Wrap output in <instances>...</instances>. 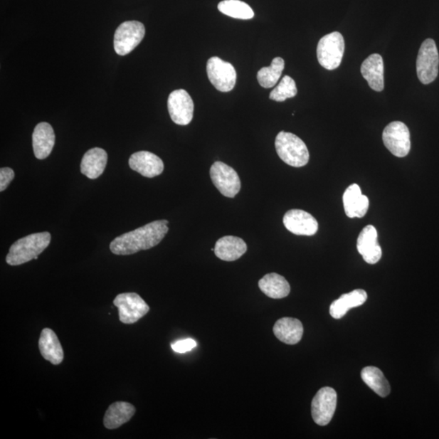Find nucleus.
<instances>
[{
    "mask_svg": "<svg viewBox=\"0 0 439 439\" xmlns=\"http://www.w3.org/2000/svg\"><path fill=\"white\" fill-rule=\"evenodd\" d=\"M15 173L11 168H1L0 169V191H4L14 180Z\"/></svg>",
    "mask_w": 439,
    "mask_h": 439,
    "instance_id": "31",
    "label": "nucleus"
},
{
    "mask_svg": "<svg viewBox=\"0 0 439 439\" xmlns=\"http://www.w3.org/2000/svg\"><path fill=\"white\" fill-rule=\"evenodd\" d=\"M211 179L226 197H235L241 189V181L235 169L223 162H216L210 169Z\"/></svg>",
    "mask_w": 439,
    "mask_h": 439,
    "instance_id": "10",
    "label": "nucleus"
},
{
    "mask_svg": "<svg viewBox=\"0 0 439 439\" xmlns=\"http://www.w3.org/2000/svg\"><path fill=\"white\" fill-rule=\"evenodd\" d=\"M107 154L102 148L95 147L85 152L81 163V172L90 179H98L104 173Z\"/></svg>",
    "mask_w": 439,
    "mask_h": 439,
    "instance_id": "22",
    "label": "nucleus"
},
{
    "mask_svg": "<svg viewBox=\"0 0 439 439\" xmlns=\"http://www.w3.org/2000/svg\"><path fill=\"white\" fill-rule=\"evenodd\" d=\"M337 393L332 387L318 391L312 402V417L319 425H327L332 421L337 407Z\"/></svg>",
    "mask_w": 439,
    "mask_h": 439,
    "instance_id": "11",
    "label": "nucleus"
},
{
    "mask_svg": "<svg viewBox=\"0 0 439 439\" xmlns=\"http://www.w3.org/2000/svg\"><path fill=\"white\" fill-rule=\"evenodd\" d=\"M277 339L288 345L300 343L304 334L303 324L298 319L283 317L279 319L273 327Z\"/></svg>",
    "mask_w": 439,
    "mask_h": 439,
    "instance_id": "20",
    "label": "nucleus"
},
{
    "mask_svg": "<svg viewBox=\"0 0 439 439\" xmlns=\"http://www.w3.org/2000/svg\"><path fill=\"white\" fill-rule=\"evenodd\" d=\"M221 13L241 20H250L254 17V11L250 6L240 0H224L218 4Z\"/></svg>",
    "mask_w": 439,
    "mask_h": 439,
    "instance_id": "28",
    "label": "nucleus"
},
{
    "mask_svg": "<svg viewBox=\"0 0 439 439\" xmlns=\"http://www.w3.org/2000/svg\"><path fill=\"white\" fill-rule=\"evenodd\" d=\"M135 408L127 402H115L108 407L104 418V425L108 430L119 428L133 418Z\"/></svg>",
    "mask_w": 439,
    "mask_h": 439,
    "instance_id": "24",
    "label": "nucleus"
},
{
    "mask_svg": "<svg viewBox=\"0 0 439 439\" xmlns=\"http://www.w3.org/2000/svg\"><path fill=\"white\" fill-rule=\"evenodd\" d=\"M275 147L277 155L290 166H305L310 161V152L304 141L292 133L281 131L276 137Z\"/></svg>",
    "mask_w": 439,
    "mask_h": 439,
    "instance_id": "3",
    "label": "nucleus"
},
{
    "mask_svg": "<svg viewBox=\"0 0 439 439\" xmlns=\"http://www.w3.org/2000/svg\"><path fill=\"white\" fill-rule=\"evenodd\" d=\"M343 199L345 213L349 218H361L366 215L369 208V201L366 196L362 195L361 187L357 184L347 187Z\"/></svg>",
    "mask_w": 439,
    "mask_h": 439,
    "instance_id": "17",
    "label": "nucleus"
},
{
    "mask_svg": "<svg viewBox=\"0 0 439 439\" xmlns=\"http://www.w3.org/2000/svg\"><path fill=\"white\" fill-rule=\"evenodd\" d=\"M207 73L210 83L221 92H229L235 88L237 73L231 63L213 56L208 60Z\"/></svg>",
    "mask_w": 439,
    "mask_h": 439,
    "instance_id": "7",
    "label": "nucleus"
},
{
    "mask_svg": "<svg viewBox=\"0 0 439 439\" xmlns=\"http://www.w3.org/2000/svg\"><path fill=\"white\" fill-rule=\"evenodd\" d=\"M40 353L46 361L54 366H58L64 360V351L58 337L53 329L45 328L42 330L38 341Z\"/></svg>",
    "mask_w": 439,
    "mask_h": 439,
    "instance_id": "18",
    "label": "nucleus"
},
{
    "mask_svg": "<svg viewBox=\"0 0 439 439\" xmlns=\"http://www.w3.org/2000/svg\"><path fill=\"white\" fill-rule=\"evenodd\" d=\"M439 55L434 40L428 38L421 44L417 60V72L420 82L430 84L438 74Z\"/></svg>",
    "mask_w": 439,
    "mask_h": 439,
    "instance_id": "6",
    "label": "nucleus"
},
{
    "mask_svg": "<svg viewBox=\"0 0 439 439\" xmlns=\"http://www.w3.org/2000/svg\"><path fill=\"white\" fill-rule=\"evenodd\" d=\"M145 33V26L139 21L123 22L114 34V49L119 55H128L138 47Z\"/></svg>",
    "mask_w": 439,
    "mask_h": 439,
    "instance_id": "5",
    "label": "nucleus"
},
{
    "mask_svg": "<svg viewBox=\"0 0 439 439\" xmlns=\"http://www.w3.org/2000/svg\"><path fill=\"white\" fill-rule=\"evenodd\" d=\"M298 93L297 87L292 78L285 76L280 83L272 90L270 99L277 102H284L293 98Z\"/></svg>",
    "mask_w": 439,
    "mask_h": 439,
    "instance_id": "29",
    "label": "nucleus"
},
{
    "mask_svg": "<svg viewBox=\"0 0 439 439\" xmlns=\"http://www.w3.org/2000/svg\"><path fill=\"white\" fill-rule=\"evenodd\" d=\"M383 140L387 149L397 157H406L411 150V140L407 125L393 122L384 130Z\"/></svg>",
    "mask_w": 439,
    "mask_h": 439,
    "instance_id": "9",
    "label": "nucleus"
},
{
    "mask_svg": "<svg viewBox=\"0 0 439 439\" xmlns=\"http://www.w3.org/2000/svg\"><path fill=\"white\" fill-rule=\"evenodd\" d=\"M247 250V244L242 238L225 236L216 243L214 253L222 260L235 261L246 253Z\"/></svg>",
    "mask_w": 439,
    "mask_h": 439,
    "instance_id": "21",
    "label": "nucleus"
},
{
    "mask_svg": "<svg viewBox=\"0 0 439 439\" xmlns=\"http://www.w3.org/2000/svg\"><path fill=\"white\" fill-rule=\"evenodd\" d=\"M51 235L48 232L36 233L22 238L11 245L6 256L9 265L16 266L37 260L38 256L49 246Z\"/></svg>",
    "mask_w": 439,
    "mask_h": 439,
    "instance_id": "2",
    "label": "nucleus"
},
{
    "mask_svg": "<svg viewBox=\"0 0 439 439\" xmlns=\"http://www.w3.org/2000/svg\"><path fill=\"white\" fill-rule=\"evenodd\" d=\"M345 51L344 36L339 32L324 36L319 41L317 49V60L328 70L338 68L343 60Z\"/></svg>",
    "mask_w": 439,
    "mask_h": 439,
    "instance_id": "4",
    "label": "nucleus"
},
{
    "mask_svg": "<svg viewBox=\"0 0 439 439\" xmlns=\"http://www.w3.org/2000/svg\"><path fill=\"white\" fill-rule=\"evenodd\" d=\"M285 68V61L281 57H276L270 67L262 68L258 73V80L262 88L269 89L275 87L281 78Z\"/></svg>",
    "mask_w": 439,
    "mask_h": 439,
    "instance_id": "27",
    "label": "nucleus"
},
{
    "mask_svg": "<svg viewBox=\"0 0 439 439\" xmlns=\"http://www.w3.org/2000/svg\"><path fill=\"white\" fill-rule=\"evenodd\" d=\"M196 342L192 339H186L176 341L172 344V349L175 352L186 353L195 349Z\"/></svg>",
    "mask_w": 439,
    "mask_h": 439,
    "instance_id": "30",
    "label": "nucleus"
},
{
    "mask_svg": "<svg viewBox=\"0 0 439 439\" xmlns=\"http://www.w3.org/2000/svg\"><path fill=\"white\" fill-rule=\"evenodd\" d=\"M283 224L296 236H312L318 231V222L314 216L303 210L288 211L284 216Z\"/></svg>",
    "mask_w": 439,
    "mask_h": 439,
    "instance_id": "13",
    "label": "nucleus"
},
{
    "mask_svg": "<svg viewBox=\"0 0 439 439\" xmlns=\"http://www.w3.org/2000/svg\"><path fill=\"white\" fill-rule=\"evenodd\" d=\"M129 165L137 173L148 179L155 178L164 171L162 159L155 154L146 151L134 153L129 159Z\"/></svg>",
    "mask_w": 439,
    "mask_h": 439,
    "instance_id": "15",
    "label": "nucleus"
},
{
    "mask_svg": "<svg viewBox=\"0 0 439 439\" xmlns=\"http://www.w3.org/2000/svg\"><path fill=\"white\" fill-rule=\"evenodd\" d=\"M378 231L374 226L364 227L357 239V250L369 265L377 264L383 255L378 241Z\"/></svg>",
    "mask_w": 439,
    "mask_h": 439,
    "instance_id": "14",
    "label": "nucleus"
},
{
    "mask_svg": "<svg viewBox=\"0 0 439 439\" xmlns=\"http://www.w3.org/2000/svg\"><path fill=\"white\" fill-rule=\"evenodd\" d=\"M113 304L118 309L120 321L127 324L139 322L150 310L149 306L136 293L120 294Z\"/></svg>",
    "mask_w": 439,
    "mask_h": 439,
    "instance_id": "8",
    "label": "nucleus"
},
{
    "mask_svg": "<svg viewBox=\"0 0 439 439\" xmlns=\"http://www.w3.org/2000/svg\"><path fill=\"white\" fill-rule=\"evenodd\" d=\"M261 292L271 299H283L290 292L289 282L284 277L272 273L262 277L259 282Z\"/></svg>",
    "mask_w": 439,
    "mask_h": 439,
    "instance_id": "25",
    "label": "nucleus"
},
{
    "mask_svg": "<svg viewBox=\"0 0 439 439\" xmlns=\"http://www.w3.org/2000/svg\"><path fill=\"white\" fill-rule=\"evenodd\" d=\"M361 379L370 389L381 397H386L391 393V386L381 370L374 366L364 368L361 371Z\"/></svg>",
    "mask_w": 439,
    "mask_h": 439,
    "instance_id": "26",
    "label": "nucleus"
},
{
    "mask_svg": "<svg viewBox=\"0 0 439 439\" xmlns=\"http://www.w3.org/2000/svg\"><path fill=\"white\" fill-rule=\"evenodd\" d=\"M32 140L34 156L38 159L48 157L55 142L53 128L47 122L38 124L34 128Z\"/></svg>",
    "mask_w": 439,
    "mask_h": 439,
    "instance_id": "16",
    "label": "nucleus"
},
{
    "mask_svg": "<svg viewBox=\"0 0 439 439\" xmlns=\"http://www.w3.org/2000/svg\"><path fill=\"white\" fill-rule=\"evenodd\" d=\"M168 110L175 124H190L194 116V102L191 95L182 89L173 91L169 96Z\"/></svg>",
    "mask_w": 439,
    "mask_h": 439,
    "instance_id": "12",
    "label": "nucleus"
},
{
    "mask_svg": "<svg viewBox=\"0 0 439 439\" xmlns=\"http://www.w3.org/2000/svg\"><path fill=\"white\" fill-rule=\"evenodd\" d=\"M168 224L166 220H159L125 233L111 243V252L115 255H128L156 247L167 235Z\"/></svg>",
    "mask_w": 439,
    "mask_h": 439,
    "instance_id": "1",
    "label": "nucleus"
},
{
    "mask_svg": "<svg viewBox=\"0 0 439 439\" xmlns=\"http://www.w3.org/2000/svg\"><path fill=\"white\" fill-rule=\"evenodd\" d=\"M362 76L366 80L370 88L375 91L384 89V63L379 54L370 55L362 63L361 68Z\"/></svg>",
    "mask_w": 439,
    "mask_h": 439,
    "instance_id": "19",
    "label": "nucleus"
},
{
    "mask_svg": "<svg viewBox=\"0 0 439 439\" xmlns=\"http://www.w3.org/2000/svg\"><path fill=\"white\" fill-rule=\"evenodd\" d=\"M368 295L366 290L358 289L353 292L341 295L338 300L333 302L329 307V313L334 319L344 317L347 312L354 307L366 303Z\"/></svg>",
    "mask_w": 439,
    "mask_h": 439,
    "instance_id": "23",
    "label": "nucleus"
}]
</instances>
